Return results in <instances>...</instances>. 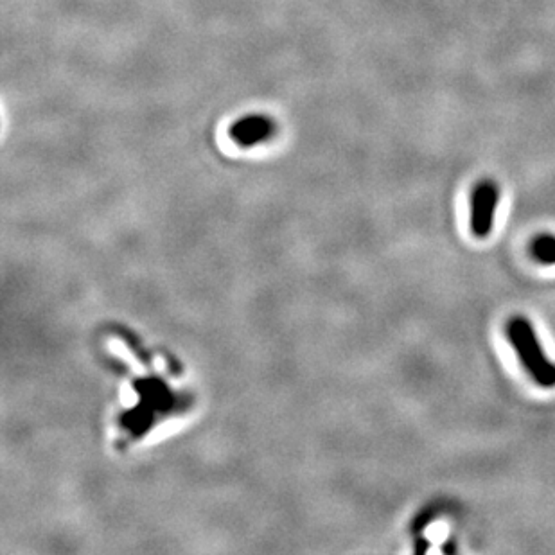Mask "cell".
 I'll list each match as a JSON object with an SVG mask.
<instances>
[{"label":"cell","instance_id":"6da1fadb","mask_svg":"<svg viewBox=\"0 0 555 555\" xmlns=\"http://www.w3.org/2000/svg\"><path fill=\"white\" fill-rule=\"evenodd\" d=\"M507 335L530 378L534 379L539 387L554 388L555 363L543 351L529 320L521 317L512 318L507 327Z\"/></svg>","mask_w":555,"mask_h":555},{"label":"cell","instance_id":"3957f363","mask_svg":"<svg viewBox=\"0 0 555 555\" xmlns=\"http://www.w3.org/2000/svg\"><path fill=\"white\" fill-rule=\"evenodd\" d=\"M530 252L541 265H555V236H539Z\"/></svg>","mask_w":555,"mask_h":555},{"label":"cell","instance_id":"7a4b0ae2","mask_svg":"<svg viewBox=\"0 0 555 555\" xmlns=\"http://www.w3.org/2000/svg\"><path fill=\"white\" fill-rule=\"evenodd\" d=\"M498 200H500V191L491 180H484L473 189L469 223H471V232L476 238H487L493 232Z\"/></svg>","mask_w":555,"mask_h":555}]
</instances>
